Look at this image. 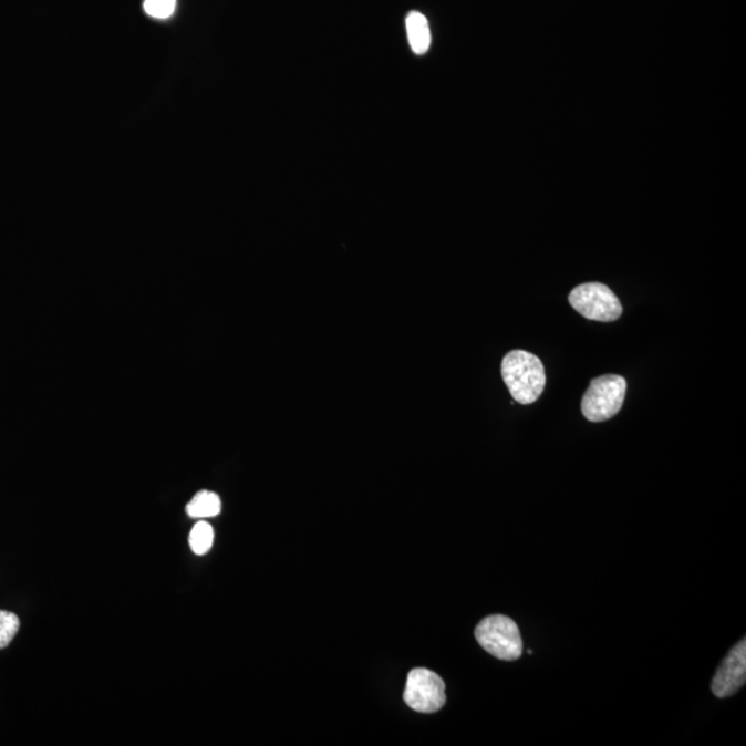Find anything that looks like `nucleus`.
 <instances>
[{
  "mask_svg": "<svg viewBox=\"0 0 746 746\" xmlns=\"http://www.w3.org/2000/svg\"><path fill=\"white\" fill-rule=\"evenodd\" d=\"M405 704L421 714H434L447 703L445 683L442 677L425 667H416L406 678Z\"/></svg>",
  "mask_w": 746,
  "mask_h": 746,
  "instance_id": "39448f33",
  "label": "nucleus"
},
{
  "mask_svg": "<svg viewBox=\"0 0 746 746\" xmlns=\"http://www.w3.org/2000/svg\"><path fill=\"white\" fill-rule=\"evenodd\" d=\"M746 681V643L745 639L734 647L726 656L722 665L717 667L712 693L717 698H727L744 687Z\"/></svg>",
  "mask_w": 746,
  "mask_h": 746,
  "instance_id": "423d86ee",
  "label": "nucleus"
},
{
  "mask_svg": "<svg viewBox=\"0 0 746 746\" xmlns=\"http://www.w3.org/2000/svg\"><path fill=\"white\" fill-rule=\"evenodd\" d=\"M20 629L19 617L14 612L0 610V650L13 642Z\"/></svg>",
  "mask_w": 746,
  "mask_h": 746,
  "instance_id": "9d476101",
  "label": "nucleus"
},
{
  "mask_svg": "<svg viewBox=\"0 0 746 746\" xmlns=\"http://www.w3.org/2000/svg\"><path fill=\"white\" fill-rule=\"evenodd\" d=\"M568 302L584 319L614 322L622 315V304L604 283L588 282L572 289Z\"/></svg>",
  "mask_w": 746,
  "mask_h": 746,
  "instance_id": "20e7f679",
  "label": "nucleus"
},
{
  "mask_svg": "<svg viewBox=\"0 0 746 746\" xmlns=\"http://www.w3.org/2000/svg\"><path fill=\"white\" fill-rule=\"evenodd\" d=\"M626 379L604 375L593 379L582 398V414L590 422L612 419L622 410L626 395Z\"/></svg>",
  "mask_w": 746,
  "mask_h": 746,
  "instance_id": "f03ea898",
  "label": "nucleus"
},
{
  "mask_svg": "<svg viewBox=\"0 0 746 746\" xmlns=\"http://www.w3.org/2000/svg\"><path fill=\"white\" fill-rule=\"evenodd\" d=\"M221 511L219 495L210 491H200L187 505V515L193 519H209Z\"/></svg>",
  "mask_w": 746,
  "mask_h": 746,
  "instance_id": "6e6552de",
  "label": "nucleus"
},
{
  "mask_svg": "<svg viewBox=\"0 0 746 746\" xmlns=\"http://www.w3.org/2000/svg\"><path fill=\"white\" fill-rule=\"evenodd\" d=\"M406 33L415 54H425L432 44V32L425 15L419 11H411L405 20Z\"/></svg>",
  "mask_w": 746,
  "mask_h": 746,
  "instance_id": "0eeeda50",
  "label": "nucleus"
},
{
  "mask_svg": "<svg viewBox=\"0 0 746 746\" xmlns=\"http://www.w3.org/2000/svg\"><path fill=\"white\" fill-rule=\"evenodd\" d=\"M176 8V0H146L144 2V10L154 19H168L174 14Z\"/></svg>",
  "mask_w": 746,
  "mask_h": 746,
  "instance_id": "9b49d317",
  "label": "nucleus"
},
{
  "mask_svg": "<svg viewBox=\"0 0 746 746\" xmlns=\"http://www.w3.org/2000/svg\"><path fill=\"white\" fill-rule=\"evenodd\" d=\"M214 528L206 521H198L189 533V548L198 556L208 553L214 545Z\"/></svg>",
  "mask_w": 746,
  "mask_h": 746,
  "instance_id": "1a4fd4ad",
  "label": "nucleus"
},
{
  "mask_svg": "<svg viewBox=\"0 0 746 746\" xmlns=\"http://www.w3.org/2000/svg\"><path fill=\"white\" fill-rule=\"evenodd\" d=\"M475 636L478 644L495 659L516 661L522 654L520 629L509 617L491 615L484 618L476 628Z\"/></svg>",
  "mask_w": 746,
  "mask_h": 746,
  "instance_id": "7ed1b4c3",
  "label": "nucleus"
},
{
  "mask_svg": "<svg viewBox=\"0 0 746 746\" xmlns=\"http://www.w3.org/2000/svg\"><path fill=\"white\" fill-rule=\"evenodd\" d=\"M504 382L511 395L521 405H530L541 397L547 373L542 361L525 350H514L502 361Z\"/></svg>",
  "mask_w": 746,
  "mask_h": 746,
  "instance_id": "f257e3e1",
  "label": "nucleus"
}]
</instances>
